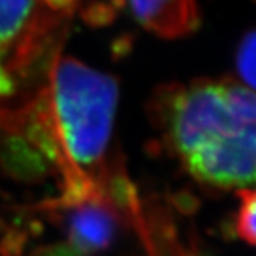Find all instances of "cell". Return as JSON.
<instances>
[{
    "instance_id": "obj_1",
    "label": "cell",
    "mask_w": 256,
    "mask_h": 256,
    "mask_svg": "<svg viewBox=\"0 0 256 256\" xmlns=\"http://www.w3.org/2000/svg\"><path fill=\"white\" fill-rule=\"evenodd\" d=\"M151 112L190 174L220 188L256 184V92L234 80L171 84Z\"/></svg>"
},
{
    "instance_id": "obj_2",
    "label": "cell",
    "mask_w": 256,
    "mask_h": 256,
    "mask_svg": "<svg viewBox=\"0 0 256 256\" xmlns=\"http://www.w3.org/2000/svg\"><path fill=\"white\" fill-rule=\"evenodd\" d=\"M118 87L116 80L73 57H57L46 90L30 107L38 146L54 160L66 182L64 198L104 190Z\"/></svg>"
},
{
    "instance_id": "obj_3",
    "label": "cell",
    "mask_w": 256,
    "mask_h": 256,
    "mask_svg": "<svg viewBox=\"0 0 256 256\" xmlns=\"http://www.w3.org/2000/svg\"><path fill=\"white\" fill-rule=\"evenodd\" d=\"M62 204L68 210L62 240L42 256H94L110 245L118 216L104 190Z\"/></svg>"
},
{
    "instance_id": "obj_4",
    "label": "cell",
    "mask_w": 256,
    "mask_h": 256,
    "mask_svg": "<svg viewBox=\"0 0 256 256\" xmlns=\"http://www.w3.org/2000/svg\"><path fill=\"white\" fill-rule=\"evenodd\" d=\"M34 4L36 0H0V52L4 57L28 33Z\"/></svg>"
},
{
    "instance_id": "obj_5",
    "label": "cell",
    "mask_w": 256,
    "mask_h": 256,
    "mask_svg": "<svg viewBox=\"0 0 256 256\" xmlns=\"http://www.w3.org/2000/svg\"><path fill=\"white\" fill-rule=\"evenodd\" d=\"M238 218L236 230L238 235L248 244L256 246V190H242L239 192Z\"/></svg>"
},
{
    "instance_id": "obj_6",
    "label": "cell",
    "mask_w": 256,
    "mask_h": 256,
    "mask_svg": "<svg viewBox=\"0 0 256 256\" xmlns=\"http://www.w3.org/2000/svg\"><path fill=\"white\" fill-rule=\"evenodd\" d=\"M236 67L248 88L256 92V28L240 40L236 53Z\"/></svg>"
},
{
    "instance_id": "obj_7",
    "label": "cell",
    "mask_w": 256,
    "mask_h": 256,
    "mask_svg": "<svg viewBox=\"0 0 256 256\" xmlns=\"http://www.w3.org/2000/svg\"><path fill=\"white\" fill-rule=\"evenodd\" d=\"M136 18L142 26L154 23L172 9L176 0H128Z\"/></svg>"
},
{
    "instance_id": "obj_8",
    "label": "cell",
    "mask_w": 256,
    "mask_h": 256,
    "mask_svg": "<svg viewBox=\"0 0 256 256\" xmlns=\"http://www.w3.org/2000/svg\"><path fill=\"white\" fill-rule=\"evenodd\" d=\"M14 88V78L9 70L8 60L4 54L0 52V98L10 96Z\"/></svg>"
},
{
    "instance_id": "obj_9",
    "label": "cell",
    "mask_w": 256,
    "mask_h": 256,
    "mask_svg": "<svg viewBox=\"0 0 256 256\" xmlns=\"http://www.w3.org/2000/svg\"><path fill=\"white\" fill-rule=\"evenodd\" d=\"M43 2L52 12H58V13L68 12L76 3V0H43Z\"/></svg>"
}]
</instances>
